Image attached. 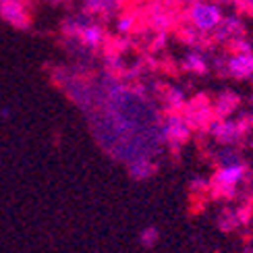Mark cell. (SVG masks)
I'll list each match as a JSON object with an SVG mask.
<instances>
[{"instance_id":"1","label":"cell","mask_w":253,"mask_h":253,"mask_svg":"<svg viewBox=\"0 0 253 253\" xmlns=\"http://www.w3.org/2000/svg\"><path fill=\"white\" fill-rule=\"evenodd\" d=\"M243 176H245V166L243 164H239V162L226 164L216 172L212 185H210V191H212L214 195H218V197H233L239 183L243 181Z\"/></svg>"},{"instance_id":"2","label":"cell","mask_w":253,"mask_h":253,"mask_svg":"<svg viewBox=\"0 0 253 253\" xmlns=\"http://www.w3.org/2000/svg\"><path fill=\"white\" fill-rule=\"evenodd\" d=\"M216 117L214 106H210V102L204 98H197L193 102H189V106L185 110V121L191 129H208L210 121Z\"/></svg>"},{"instance_id":"3","label":"cell","mask_w":253,"mask_h":253,"mask_svg":"<svg viewBox=\"0 0 253 253\" xmlns=\"http://www.w3.org/2000/svg\"><path fill=\"white\" fill-rule=\"evenodd\" d=\"M0 17L19 29H27L31 23L23 0H4V2H0Z\"/></svg>"},{"instance_id":"4","label":"cell","mask_w":253,"mask_h":253,"mask_svg":"<svg viewBox=\"0 0 253 253\" xmlns=\"http://www.w3.org/2000/svg\"><path fill=\"white\" fill-rule=\"evenodd\" d=\"M191 21L195 23V27L199 31H210L220 25V21H222V15H220L218 6L214 4H204L199 2L191 8Z\"/></svg>"},{"instance_id":"5","label":"cell","mask_w":253,"mask_h":253,"mask_svg":"<svg viewBox=\"0 0 253 253\" xmlns=\"http://www.w3.org/2000/svg\"><path fill=\"white\" fill-rule=\"evenodd\" d=\"M189 133H191V126L187 125L185 117H178V114H172L170 119H168L166 126H164V137L172 145H181L189 139Z\"/></svg>"},{"instance_id":"6","label":"cell","mask_w":253,"mask_h":253,"mask_svg":"<svg viewBox=\"0 0 253 253\" xmlns=\"http://www.w3.org/2000/svg\"><path fill=\"white\" fill-rule=\"evenodd\" d=\"M228 71L235 77H249L253 73V54L251 52H239L228 60Z\"/></svg>"},{"instance_id":"7","label":"cell","mask_w":253,"mask_h":253,"mask_svg":"<svg viewBox=\"0 0 253 253\" xmlns=\"http://www.w3.org/2000/svg\"><path fill=\"white\" fill-rule=\"evenodd\" d=\"M239 106V98L235 96V93H222V96L218 98V102L214 104V114L216 117H228L230 112H233L235 108Z\"/></svg>"},{"instance_id":"8","label":"cell","mask_w":253,"mask_h":253,"mask_svg":"<svg viewBox=\"0 0 253 253\" xmlns=\"http://www.w3.org/2000/svg\"><path fill=\"white\" fill-rule=\"evenodd\" d=\"M79 40H81L85 46L96 48V46H100V42L104 40V34H102V29H100L98 25H85V27L81 29Z\"/></svg>"},{"instance_id":"9","label":"cell","mask_w":253,"mask_h":253,"mask_svg":"<svg viewBox=\"0 0 253 253\" xmlns=\"http://www.w3.org/2000/svg\"><path fill=\"white\" fill-rule=\"evenodd\" d=\"M218 222H220V228H224V230H233L235 226H239L237 212H230V210H224V212L220 214Z\"/></svg>"},{"instance_id":"10","label":"cell","mask_w":253,"mask_h":253,"mask_svg":"<svg viewBox=\"0 0 253 253\" xmlns=\"http://www.w3.org/2000/svg\"><path fill=\"white\" fill-rule=\"evenodd\" d=\"M166 104H168V108H172V110H181L185 106V96L178 89H172V91H168Z\"/></svg>"},{"instance_id":"11","label":"cell","mask_w":253,"mask_h":253,"mask_svg":"<svg viewBox=\"0 0 253 253\" xmlns=\"http://www.w3.org/2000/svg\"><path fill=\"white\" fill-rule=\"evenodd\" d=\"M187 69H191L195 73H204L206 71V60L199 54H189L187 56Z\"/></svg>"},{"instance_id":"12","label":"cell","mask_w":253,"mask_h":253,"mask_svg":"<svg viewBox=\"0 0 253 253\" xmlns=\"http://www.w3.org/2000/svg\"><path fill=\"white\" fill-rule=\"evenodd\" d=\"M131 170H133V176H135V178H145L147 174H150L152 166L147 164L145 160H139V164H135V166L131 168Z\"/></svg>"},{"instance_id":"13","label":"cell","mask_w":253,"mask_h":253,"mask_svg":"<svg viewBox=\"0 0 253 253\" xmlns=\"http://www.w3.org/2000/svg\"><path fill=\"white\" fill-rule=\"evenodd\" d=\"M156 241H158V230H156V228H145L143 233H141V243H143V245L152 247Z\"/></svg>"},{"instance_id":"14","label":"cell","mask_w":253,"mask_h":253,"mask_svg":"<svg viewBox=\"0 0 253 253\" xmlns=\"http://www.w3.org/2000/svg\"><path fill=\"white\" fill-rule=\"evenodd\" d=\"M131 25H133V17H131V15H129V17H123V19L119 21V31H125V34H126V31L131 29Z\"/></svg>"}]
</instances>
